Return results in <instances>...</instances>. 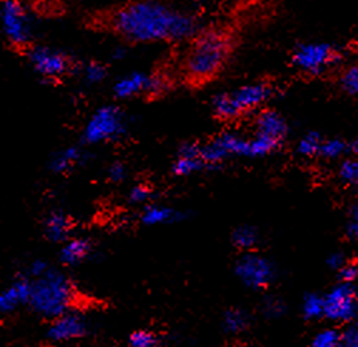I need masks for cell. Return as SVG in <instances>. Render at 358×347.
<instances>
[{"label": "cell", "instance_id": "6da1fadb", "mask_svg": "<svg viewBox=\"0 0 358 347\" xmlns=\"http://www.w3.org/2000/svg\"><path fill=\"white\" fill-rule=\"evenodd\" d=\"M108 26L129 45L189 43L203 30L199 16L164 0H131L113 12Z\"/></svg>", "mask_w": 358, "mask_h": 347}, {"label": "cell", "instance_id": "7a4b0ae2", "mask_svg": "<svg viewBox=\"0 0 358 347\" xmlns=\"http://www.w3.org/2000/svg\"><path fill=\"white\" fill-rule=\"evenodd\" d=\"M234 49V40L225 29H203L187 43L181 60L185 83L202 85L215 80L225 70Z\"/></svg>", "mask_w": 358, "mask_h": 347}, {"label": "cell", "instance_id": "3957f363", "mask_svg": "<svg viewBox=\"0 0 358 347\" xmlns=\"http://www.w3.org/2000/svg\"><path fill=\"white\" fill-rule=\"evenodd\" d=\"M276 94V85L267 80L250 81L212 96L210 111L215 118L225 122L249 118L266 108Z\"/></svg>", "mask_w": 358, "mask_h": 347}, {"label": "cell", "instance_id": "277c9868", "mask_svg": "<svg viewBox=\"0 0 358 347\" xmlns=\"http://www.w3.org/2000/svg\"><path fill=\"white\" fill-rule=\"evenodd\" d=\"M77 296L71 278L63 271L52 268L46 275L33 281L29 308L34 315L50 322L74 311Z\"/></svg>", "mask_w": 358, "mask_h": 347}, {"label": "cell", "instance_id": "5b68a950", "mask_svg": "<svg viewBox=\"0 0 358 347\" xmlns=\"http://www.w3.org/2000/svg\"><path fill=\"white\" fill-rule=\"evenodd\" d=\"M129 117L120 103H106L99 106L81 129V144L97 147L122 140L129 132Z\"/></svg>", "mask_w": 358, "mask_h": 347}, {"label": "cell", "instance_id": "8992f818", "mask_svg": "<svg viewBox=\"0 0 358 347\" xmlns=\"http://www.w3.org/2000/svg\"><path fill=\"white\" fill-rule=\"evenodd\" d=\"M201 157L213 172L234 160H250V137L236 129H223L206 141H201Z\"/></svg>", "mask_w": 358, "mask_h": 347}, {"label": "cell", "instance_id": "52a82bcc", "mask_svg": "<svg viewBox=\"0 0 358 347\" xmlns=\"http://www.w3.org/2000/svg\"><path fill=\"white\" fill-rule=\"evenodd\" d=\"M24 57L33 73L48 84H57L70 74H74L78 64L70 53L37 43L24 52Z\"/></svg>", "mask_w": 358, "mask_h": 347}, {"label": "cell", "instance_id": "ba28073f", "mask_svg": "<svg viewBox=\"0 0 358 347\" xmlns=\"http://www.w3.org/2000/svg\"><path fill=\"white\" fill-rule=\"evenodd\" d=\"M2 30L15 50L24 53L34 45L36 20L24 0H2Z\"/></svg>", "mask_w": 358, "mask_h": 347}, {"label": "cell", "instance_id": "9c48e42d", "mask_svg": "<svg viewBox=\"0 0 358 347\" xmlns=\"http://www.w3.org/2000/svg\"><path fill=\"white\" fill-rule=\"evenodd\" d=\"M171 89L166 76L144 70H132L120 76L111 87L114 100L129 101L140 97H161Z\"/></svg>", "mask_w": 358, "mask_h": 347}, {"label": "cell", "instance_id": "30bf717a", "mask_svg": "<svg viewBox=\"0 0 358 347\" xmlns=\"http://www.w3.org/2000/svg\"><path fill=\"white\" fill-rule=\"evenodd\" d=\"M341 60V50L327 41L299 43L290 55L292 67L306 76H322Z\"/></svg>", "mask_w": 358, "mask_h": 347}, {"label": "cell", "instance_id": "8fae6325", "mask_svg": "<svg viewBox=\"0 0 358 347\" xmlns=\"http://www.w3.org/2000/svg\"><path fill=\"white\" fill-rule=\"evenodd\" d=\"M234 272L245 288L256 292L268 289L278 278L273 260L257 250L241 253L234 265Z\"/></svg>", "mask_w": 358, "mask_h": 347}, {"label": "cell", "instance_id": "7c38bea8", "mask_svg": "<svg viewBox=\"0 0 358 347\" xmlns=\"http://www.w3.org/2000/svg\"><path fill=\"white\" fill-rule=\"evenodd\" d=\"M324 319L340 325L358 320V289L355 285L340 282L324 295Z\"/></svg>", "mask_w": 358, "mask_h": 347}, {"label": "cell", "instance_id": "4fadbf2b", "mask_svg": "<svg viewBox=\"0 0 358 347\" xmlns=\"http://www.w3.org/2000/svg\"><path fill=\"white\" fill-rule=\"evenodd\" d=\"M90 333L88 320L76 311L64 313L49 322L46 333V339L55 344L71 343L76 340H81L87 337Z\"/></svg>", "mask_w": 358, "mask_h": 347}, {"label": "cell", "instance_id": "5bb4252c", "mask_svg": "<svg viewBox=\"0 0 358 347\" xmlns=\"http://www.w3.org/2000/svg\"><path fill=\"white\" fill-rule=\"evenodd\" d=\"M250 132L285 146L290 136V125L280 111L266 107L252 117Z\"/></svg>", "mask_w": 358, "mask_h": 347}, {"label": "cell", "instance_id": "9a60e30c", "mask_svg": "<svg viewBox=\"0 0 358 347\" xmlns=\"http://www.w3.org/2000/svg\"><path fill=\"white\" fill-rule=\"evenodd\" d=\"M169 171L175 178H188L196 174L208 172L201 157V141H185L179 144L171 161Z\"/></svg>", "mask_w": 358, "mask_h": 347}, {"label": "cell", "instance_id": "2e32d148", "mask_svg": "<svg viewBox=\"0 0 358 347\" xmlns=\"http://www.w3.org/2000/svg\"><path fill=\"white\" fill-rule=\"evenodd\" d=\"M88 161V151L84 144H70L55 151L48 161V169L55 176H67Z\"/></svg>", "mask_w": 358, "mask_h": 347}, {"label": "cell", "instance_id": "e0dca14e", "mask_svg": "<svg viewBox=\"0 0 358 347\" xmlns=\"http://www.w3.org/2000/svg\"><path fill=\"white\" fill-rule=\"evenodd\" d=\"M31 292L33 281L24 274L17 275L0 295V311L5 315H10L23 306L29 308Z\"/></svg>", "mask_w": 358, "mask_h": 347}, {"label": "cell", "instance_id": "ac0fdd59", "mask_svg": "<svg viewBox=\"0 0 358 347\" xmlns=\"http://www.w3.org/2000/svg\"><path fill=\"white\" fill-rule=\"evenodd\" d=\"M188 218L187 211L178 209L175 206L159 204V202H151L147 206L141 208L138 221L141 225L148 228L155 227H165V225H173L181 224Z\"/></svg>", "mask_w": 358, "mask_h": 347}, {"label": "cell", "instance_id": "d6986e66", "mask_svg": "<svg viewBox=\"0 0 358 347\" xmlns=\"http://www.w3.org/2000/svg\"><path fill=\"white\" fill-rule=\"evenodd\" d=\"M74 232V222L71 216L62 209H53L46 213L43 220V234L49 242L63 245Z\"/></svg>", "mask_w": 358, "mask_h": 347}, {"label": "cell", "instance_id": "ffe728a7", "mask_svg": "<svg viewBox=\"0 0 358 347\" xmlns=\"http://www.w3.org/2000/svg\"><path fill=\"white\" fill-rule=\"evenodd\" d=\"M94 253V243L87 236H71L67 242L60 245L59 262L66 268L83 265L92 259Z\"/></svg>", "mask_w": 358, "mask_h": 347}, {"label": "cell", "instance_id": "44dd1931", "mask_svg": "<svg viewBox=\"0 0 358 347\" xmlns=\"http://www.w3.org/2000/svg\"><path fill=\"white\" fill-rule=\"evenodd\" d=\"M77 74L81 85L88 87V89H94V87L101 85L108 78V67L100 60H87L77 64L74 71Z\"/></svg>", "mask_w": 358, "mask_h": 347}, {"label": "cell", "instance_id": "7402d4cb", "mask_svg": "<svg viewBox=\"0 0 358 347\" xmlns=\"http://www.w3.org/2000/svg\"><path fill=\"white\" fill-rule=\"evenodd\" d=\"M231 242L241 250V253L256 250V246L260 242V231L250 224L238 225L231 234Z\"/></svg>", "mask_w": 358, "mask_h": 347}, {"label": "cell", "instance_id": "603a6c76", "mask_svg": "<svg viewBox=\"0 0 358 347\" xmlns=\"http://www.w3.org/2000/svg\"><path fill=\"white\" fill-rule=\"evenodd\" d=\"M222 330L227 334H241L250 326V315L242 308H229L222 316Z\"/></svg>", "mask_w": 358, "mask_h": 347}, {"label": "cell", "instance_id": "cb8c5ba5", "mask_svg": "<svg viewBox=\"0 0 358 347\" xmlns=\"http://www.w3.org/2000/svg\"><path fill=\"white\" fill-rule=\"evenodd\" d=\"M324 137L319 132H307L299 137L294 146V153L297 157L304 160L319 158Z\"/></svg>", "mask_w": 358, "mask_h": 347}, {"label": "cell", "instance_id": "d4e9b609", "mask_svg": "<svg viewBox=\"0 0 358 347\" xmlns=\"http://www.w3.org/2000/svg\"><path fill=\"white\" fill-rule=\"evenodd\" d=\"M351 153V146L344 139L340 137H330L324 139L319 158L326 161H340L347 158L345 155Z\"/></svg>", "mask_w": 358, "mask_h": 347}, {"label": "cell", "instance_id": "484cf974", "mask_svg": "<svg viewBox=\"0 0 358 347\" xmlns=\"http://www.w3.org/2000/svg\"><path fill=\"white\" fill-rule=\"evenodd\" d=\"M301 315L306 320H319L324 318V295L307 293L301 300Z\"/></svg>", "mask_w": 358, "mask_h": 347}, {"label": "cell", "instance_id": "4316f807", "mask_svg": "<svg viewBox=\"0 0 358 347\" xmlns=\"http://www.w3.org/2000/svg\"><path fill=\"white\" fill-rule=\"evenodd\" d=\"M157 194L154 188L147 183H137L132 187H129L127 192V202L132 206H140L144 208L151 202H155Z\"/></svg>", "mask_w": 358, "mask_h": 347}, {"label": "cell", "instance_id": "83f0119b", "mask_svg": "<svg viewBox=\"0 0 358 347\" xmlns=\"http://www.w3.org/2000/svg\"><path fill=\"white\" fill-rule=\"evenodd\" d=\"M337 177L344 185L358 190V155L352 154V157L341 160L337 168Z\"/></svg>", "mask_w": 358, "mask_h": 347}, {"label": "cell", "instance_id": "f1b7e54d", "mask_svg": "<svg viewBox=\"0 0 358 347\" xmlns=\"http://www.w3.org/2000/svg\"><path fill=\"white\" fill-rule=\"evenodd\" d=\"M310 347H343V332L336 327L322 329L311 339Z\"/></svg>", "mask_w": 358, "mask_h": 347}, {"label": "cell", "instance_id": "f546056e", "mask_svg": "<svg viewBox=\"0 0 358 347\" xmlns=\"http://www.w3.org/2000/svg\"><path fill=\"white\" fill-rule=\"evenodd\" d=\"M161 339L158 333L150 329H137L128 336L129 347H158Z\"/></svg>", "mask_w": 358, "mask_h": 347}, {"label": "cell", "instance_id": "4dcf8cb0", "mask_svg": "<svg viewBox=\"0 0 358 347\" xmlns=\"http://www.w3.org/2000/svg\"><path fill=\"white\" fill-rule=\"evenodd\" d=\"M341 90L348 94L358 97V62L345 67L340 76Z\"/></svg>", "mask_w": 358, "mask_h": 347}, {"label": "cell", "instance_id": "1f68e13d", "mask_svg": "<svg viewBox=\"0 0 358 347\" xmlns=\"http://www.w3.org/2000/svg\"><path fill=\"white\" fill-rule=\"evenodd\" d=\"M262 313L268 320H276L286 315L285 302L276 296H268L262 303Z\"/></svg>", "mask_w": 358, "mask_h": 347}, {"label": "cell", "instance_id": "d6a6232c", "mask_svg": "<svg viewBox=\"0 0 358 347\" xmlns=\"http://www.w3.org/2000/svg\"><path fill=\"white\" fill-rule=\"evenodd\" d=\"M128 176H129L128 165L121 160L111 161L106 169L107 181L111 184H115V185L124 184L128 180Z\"/></svg>", "mask_w": 358, "mask_h": 347}, {"label": "cell", "instance_id": "836d02e7", "mask_svg": "<svg viewBox=\"0 0 358 347\" xmlns=\"http://www.w3.org/2000/svg\"><path fill=\"white\" fill-rule=\"evenodd\" d=\"M52 268H53V267L48 262L46 259H43V257H34L33 260H30L29 265L26 267V269H24L23 274H24L26 276H29L31 281H34V279H38V278L46 275Z\"/></svg>", "mask_w": 358, "mask_h": 347}, {"label": "cell", "instance_id": "e575fe53", "mask_svg": "<svg viewBox=\"0 0 358 347\" xmlns=\"http://www.w3.org/2000/svg\"><path fill=\"white\" fill-rule=\"evenodd\" d=\"M345 235L348 239L358 242V202L348 209L345 221Z\"/></svg>", "mask_w": 358, "mask_h": 347}, {"label": "cell", "instance_id": "d590c367", "mask_svg": "<svg viewBox=\"0 0 358 347\" xmlns=\"http://www.w3.org/2000/svg\"><path fill=\"white\" fill-rule=\"evenodd\" d=\"M343 347H358V320L347 325L343 330Z\"/></svg>", "mask_w": 358, "mask_h": 347}, {"label": "cell", "instance_id": "8d00e7d4", "mask_svg": "<svg viewBox=\"0 0 358 347\" xmlns=\"http://www.w3.org/2000/svg\"><path fill=\"white\" fill-rule=\"evenodd\" d=\"M337 274H338L340 282L355 285V282L358 281V265L348 262V264H347L344 268H341Z\"/></svg>", "mask_w": 358, "mask_h": 347}, {"label": "cell", "instance_id": "74e56055", "mask_svg": "<svg viewBox=\"0 0 358 347\" xmlns=\"http://www.w3.org/2000/svg\"><path fill=\"white\" fill-rule=\"evenodd\" d=\"M326 264H327V267H329L330 269L338 272V271H340L341 268H344L348 262H347V259H345V255L338 250V252H333V253H330V255L327 256Z\"/></svg>", "mask_w": 358, "mask_h": 347}, {"label": "cell", "instance_id": "f35d334b", "mask_svg": "<svg viewBox=\"0 0 358 347\" xmlns=\"http://www.w3.org/2000/svg\"><path fill=\"white\" fill-rule=\"evenodd\" d=\"M127 57V49L125 48H117L113 50L111 53V59L115 60V62H121Z\"/></svg>", "mask_w": 358, "mask_h": 347}, {"label": "cell", "instance_id": "ab89813d", "mask_svg": "<svg viewBox=\"0 0 358 347\" xmlns=\"http://www.w3.org/2000/svg\"><path fill=\"white\" fill-rule=\"evenodd\" d=\"M350 146H351V153L354 155H358V134L354 137V140L350 143Z\"/></svg>", "mask_w": 358, "mask_h": 347}]
</instances>
